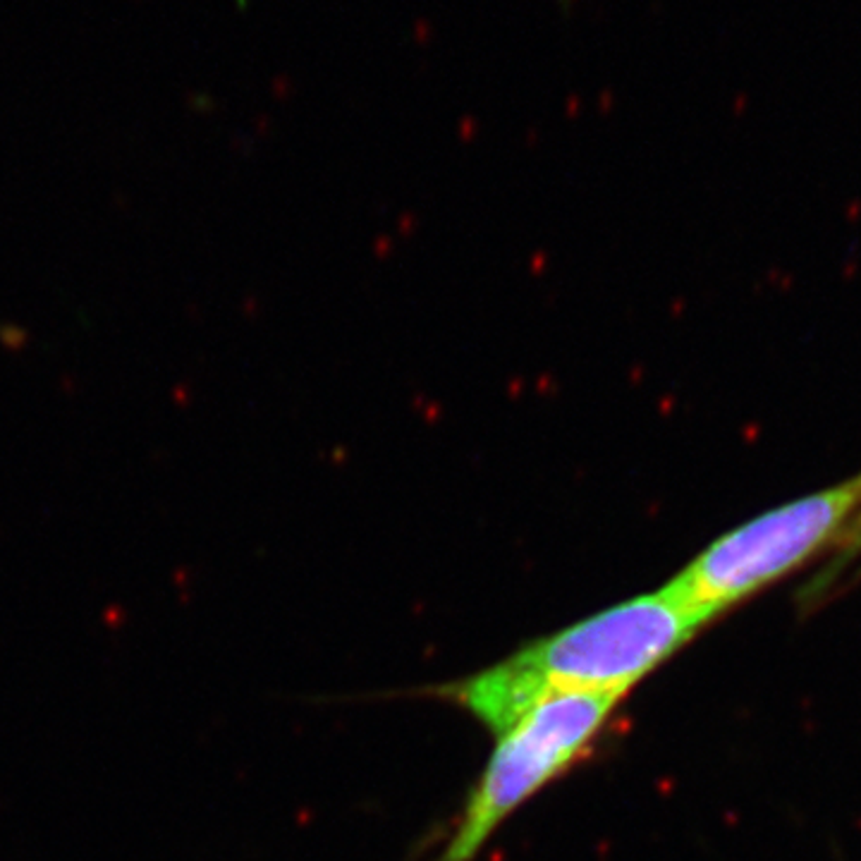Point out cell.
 Instances as JSON below:
<instances>
[{
  "label": "cell",
  "mask_w": 861,
  "mask_h": 861,
  "mask_svg": "<svg viewBox=\"0 0 861 861\" xmlns=\"http://www.w3.org/2000/svg\"><path fill=\"white\" fill-rule=\"evenodd\" d=\"M701 629L703 622L668 587H660L541 636L491 668L438 687L435 694L462 706L493 734H503L524 713L560 694L625 699Z\"/></svg>",
  "instance_id": "1"
},
{
  "label": "cell",
  "mask_w": 861,
  "mask_h": 861,
  "mask_svg": "<svg viewBox=\"0 0 861 861\" xmlns=\"http://www.w3.org/2000/svg\"><path fill=\"white\" fill-rule=\"evenodd\" d=\"M837 548H861V474L718 536L665 587L706 627Z\"/></svg>",
  "instance_id": "2"
},
{
  "label": "cell",
  "mask_w": 861,
  "mask_h": 861,
  "mask_svg": "<svg viewBox=\"0 0 861 861\" xmlns=\"http://www.w3.org/2000/svg\"><path fill=\"white\" fill-rule=\"evenodd\" d=\"M620 701L605 694H560L498 734V744L435 861H474L510 813L587 754Z\"/></svg>",
  "instance_id": "3"
}]
</instances>
